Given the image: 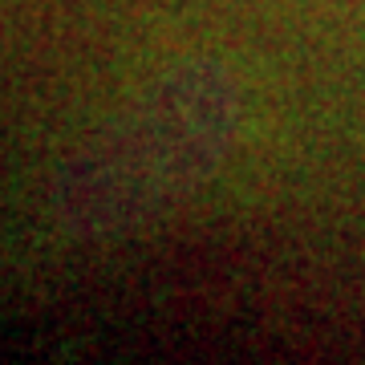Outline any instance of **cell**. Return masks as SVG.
<instances>
[{
	"label": "cell",
	"instance_id": "6da1fadb",
	"mask_svg": "<svg viewBox=\"0 0 365 365\" xmlns=\"http://www.w3.org/2000/svg\"><path fill=\"white\" fill-rule=\"evenodd\" d=\"M240 93L211 66H187L155 81L134 102L126 143L134 167L163 179H203L235 143Z\"/></svg>",
	"mask_w": 365,
	"mask_h": 365
}]
</instances>
